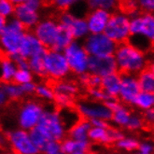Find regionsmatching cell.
<instances>
[{"mask_svg":"<svg viewBox=\"0 0 154 154\" xmlns=\"http://www.w3.org/2000/svg\"><path fill=\"white\" fill-rule=\"evenodd\" d=\"M89 94L94 101L105 103L110 96H108L101 88H90Z\"/></svg>","mask_w":154,"mask_h":154,"instance_id":"f35d334b","label":"cell"},{"mask_svg":"<svg viewBox=\"0 0 154 154\" xmlns=\"http://www.w3.org/2000/svg\"><path fill=\"white\" fill-rule=\"evenodd\" d=\"M91 128L92 125L89 121L84 119L79 120L69 128V137L78 141H89L88 134Z\"/></svg>","mask_w":154,"mask_h":154,"instance_id":"44dd1931","label":"cell"},{"mask_svg":"<svg viewBox=\"0 0 154 154\" xmlns=\"http://www.w3.org/2000/svg\"><path fill=\"white\" fill-rule=\"evenodd\" d=\"M53 154H66L65 152H63L62 150H60V151H58V152H56V153H53Z\"/></svg>","mask_w":154,"mask_h":154,"instance_id":"11a10c76","label":"cell"},{"mask_svg":"<svg viewBox=\"0 0 154 154\" xmlns=\"http://www.w3.org/2000/svg\"><path fill=\"white\" fill-rule=\"evenodd\" d=\"M35 94L39 98L43 99L45 101H52L54 99V92L53 89L45 83L37 84L35 90Z\"/></svg>","mask_w":154,"mask_h":154,"instance_id":"d6a6232c","label":"cell"},{"mask_svg":"<svg viewBox=\"0 0 154 154\" xmlns=\"http://www.w3.org/2000/svg\"><path fill=\"white\" fill-rule=\"evenodd\" d=\"M14 63L16 64L17 67L20 68V69H27L28 68V61H27L26 59L21 57L20 55H16L14 57L11 58Z\"/></svg>","mask_w":154,"mask_h":154,"instance_id":"ee69618b","label":"cell"},{"mask_svg":"<svg viewBox=\"0 0 154 154\" xmlns=\"http://www.w3.org/2000/svg\"><path fill=\"white\" fill-rule=\"evenodd\" d=\"M89 76H90L89 73H86V74H83V75H80V76H79V81H80V83L82 84V85L87 86V84H88V79H89Z\"/></svg>","mask_w":154,"mask_h":154,"instance_id":"f907efd6","label":"cell"},{"mask_svg":"<svg viewBox=\"0 0 154 154\" xmlns=\"http://www.w3.org/2000/svg\"><path fill=\"white\" fill-rule=\"evenodd\" d=\"M43 1H48V0H43Z\"/></svg>","mask_w":154,"mask_h":154,"instance_id":"9f6ffc18","label":"cell"},{"mask_svg":"<svg viewBox=\"0 0 154 154\" xmlns=\"http://www.w3.org/2000/svg\"><path fill=\"white\" fill-rule=\"evenodd\" d=\"M82 45L89 56L95 57L113 56L118 46L104 33L95 35L89 34L84 38Z\"/></svg>","mask_w":154,"mask_h":154,"instance_id":"52a82bcc","label":"cell"},{"mask_svg":"<svg viewBox=\"0 0 154 154\" xmlns=\"http://www.w3.org/2000/svg\"><path fill=\"white\" fill-rule=\"evenodd\" d=\"M52 89H53L54 94H59V95L70 97L73 99L78 94L77 85L73 82H71V81L64 80V79L59 80Z\"/></svg>","mask_w":154,"mask_h":154,"instance_id":"484cf974","label":"cell"},{"mask_svg":"<svg viewBox=\"0 0 154 154\" xmlns=\"http://www.w3.org/2000/svg\"><path fill=\"white\" fill-rule=\"evenodd\" d=\"M102 82V78L95 76V75H91L89 76L88 79V84L87 86L90 88H100Z\"/></svg>","mask_w":154,"mask_h":154,"instance_id":"7bdbcfd3","label":"cell"},{"mask_svg":"<svg viewBox=\"0 0 154 154\" xmlns=\"http://www.w3.org/2000/svg\"><path fill=\"white\" fill-rule=\"evenodd\" d=\"M8 154H10V153H8Z\"/></svg>","mask_w":154,"mask_h":154,"instance_id":"6f0895ef","label":"cell"},{"mask_svg":"<svg viewBox=\"0 0 154 154\" xmlns=\"http://www.w3.org/2000/svg\"><path fill=\"white\" fill-rule=\"evenodd\" d=\"M144 125H145V122L143 120V116L137 113H132L126 128L131 131H138L144 127Z\"/></svg>","mask_w":154,"mask_h":154,"instance_id":"74e56055","label":"cell"},{"mask_svg":"<svg viewBox=\"0 0 154 154\" xmlns=\"http://www.w3.org/2000/svg\"><path fill=\"white\" fill-rule=\"evenodd\" d=\"M132 115V112L129 108L123 104H120L115 109L112 111V117L111 121L118 127L126 128L127 124L129 122L130 117Z\"/></svg>","mask_w":154,"mask_h":154,"instance_id":"7402d4cb","label":"cell"},{"mask_svg":"<svg viewBox=\"0 0 154 154\" xmlns=\"http://www.w3.org/2000/svg\"><path fill=\"white\" fill-rule=\"evenodd\" d=\"M73 40H74V38L72 37V35L70 34V32L66 28H65V27L60 25L59 34L57 35V38H56L55 42H54V45L51 50L63 52L65 51V49Z\"/></svg>","mask_w":154,"mask_h":154,"instance_id":"4316f807","label":"cell"},{"mask_svg":"<svg viewBox=\"0 0 154 154\" xmlns=\"http://www.w3.org/2000/svg\"><path fill=\"white\" fill-rule=\"evenodd\" d=\"M137 81L141 92H154V71L153 68H145L138 74Z\"/></svg>","mask_w":154,"mask_h":154,"instance_id":"603a6c76","label":"cell"},{"mask_svg":"<svg viewBox=\"0 0 154 154\" xmlns=\"http://www.w3.org/2000/svg\"><path fill=\"white\" fill-rule=\"evenodd\" d=\"M60 31V24L53 19L40 20L34 27L33 33L46 49L51 50Z\"/></svg>","mask_w":154,"mask_h":154,"instance_id":"8fae6325","label":"cell"},{"mask_svg":"<svg viewBox=\"0 0 154 154\" xmlns=\"http://www.w3.org/2000/svg\"><path fill=\"white\" fill-rule=\"evenodd\" d=\"M154 147L150 141H143L139 143L137 150H134L133 154H153Z\"/></svg>","mask_w":154,"mask_h":154,"instance_id":"ab89813d","label":"cell"},{"mask_svg":"<svg viewBox=\"0 0 154 154\" xmlns=\"http://www.w3.org/2000/svg\"><path fill=\"white\" fill-rule=\"evenodd\" d=\"M6 23H7V20L4 19L3 17L0 16V34L2 33V31H3V29H4V27H5V25H6Z\"/></svg>","mask_w":154,"mask_h":154,"instance_id":"816d5d0a","label":"cell"},{"mask_svg":"<svg viewBox=\"0 0 154 154\" xmlns=\"http://www.w3.org/2000/svg\"><path fill=\"white\" fill-rule=\"evenodd\" d=\"M15 10V5H13L10 0H0V16L4 19L8 20L13 17Z\"/></svg>","mask_w":154,"mask_h":154,"instance_id":"e575fe53","label":"cell"},{"mask_svg":"<svg viewBox=\"0 0 154 154\" xmlns=\"http://www.w3.org/2000/svg\"><path fill=\"white\" fill-rule=\"evenodd\" d=\"M13 17L19 21L25 29H34L40 21V14L29 8L26 4L15 6Z\"/></svg>","mask_w":154,"mask_h":154,"instance_id":"ac0fdd59","label":"cell"},{"mask_svg":"<svg viewBox=\"0 0 154 154\" xmlns=\"http://www.w3.org/2000/svg\"><path fill=\"white\" fill-rule=\"evenodd\" d=\"M92 127H99V128H108V122L100 120V119H95V120H91L89 121Z\"/></svg>","mask_w":154,"mask_h":154,"instance_id":"c3c4849f","label":"cell"},{"mask_svg":"<svg viewBox=\"0 0 154 154\" xmlns=\"http://www.w3.org/2000/svg\"><path fill=\"white\" fill-rule=\"evenodd\" d=\"M21 86H22V89L23 91V94L25 95H28V94H32L35 93V86H37V84H35L34 81H31V82L23 84Z\"/></svg>","mask_w":154,"mask_h":154,"instance_id":"bcb514c9","label":"cell"},{"mask_svg":"<svg viewBox=\"0 0 154 154\" xmlns=\"http://www.w3.org/2000/svg\"><path fill=\"white\" fill-rule=\"evenodd\" d=\"M7 140H8L7 138H5V137H3V135L0 134V145H4V144L6 143Z\"/></svg>","mask_w":154,"mask_h":154,"instance_id":"db71d44e","label":"cell"},{"mask_svg":"<svg viewBox=\"0 0 154 154\" xmlns=\"http://www.w3.org/2000/svg\"><path fill=\"white\" fill-rule=\"evenodd\" d=\"M37 128L47 140L61 142L66 138L67 128L62 120L59 110L53 108L44 109Z\"/></svg>","mask_w":154,"mask_h":154,"instance_id":"7a4b0ae2","label":"cell"},{"mask_svg":"<svg viewBox=\"0 0 154 154\" xmlns=\"http://www.w3.org/2000/svg\"><path fill=\"white\" fill-rule=\"evenodd\" d=\"M63 52L65 54L71 72L79 76L88 73L90 56L80 41L73 40Z\"/></svg>","mask_w":154,"mask_h":154,"instance_id":"8992f818","label":"cell"},{"mask_svg":"<svg viewBox=\"0 0 154 154\" xmlns=\"http://www.w3.org/2000/svg\"><path fill=\"white\" fill-rule=\"evenodd\" d=\"M137 7L147 13H152L154 11V0H137Z\"/></svg>","mask_w":154,"mask_h":154,"instance_id":"b9f144b4","label":"cell"},{"mask_svg":"<svg viewBox=\"0 0 154 154\" xmlns=\"http://www.w3.org/2000/svg\"><path fill=\"white\" fill-rule=\"evenodd\" d=\"M17 69L16 64L11 57H0V80L3 83L11 82Z\"/></svg>","mask_w":154,"mask_h":154,"instance_id":"ffe728a7","label":"cell"},{"mask_svg":"<svg viewBox=\"0 0 154 154\" xmlns=\"http://www.w3.org/2000/svg\"><path fill=\"white\" fill-rule=\"evenodd\" d=\"M43 0H27L25 4L29 8H31L32 10L39 12L41 8L43 7Z\"/></svg>","mask_w":154,"mask_h":154,"instance_id":"f6af8a7d","label":"cell"},{"mask_svg":"<svg viewBox=\"0 0 154 154\" xmlns=\"http://www.w3.org/2000/svg\"><path fill=\"white\" fill-rule=\"evenodd\" d=\"M25 32V28L14 17L7 20L4 29L0 34V51L11 58L18 55Z\"/></svg>","mask_w":154,"mask_h":154,"instance_id":"3957f363","label":"cell"},{"mask_svg":"<svg viewBox=\"0 0 154 154\" xmlns=\"http://www.w3.org/2000/svg\"><path fill=\"white\" fill-rule=\"evenodd\" d=\"M44 111L43 106L35 101H27L23 104L18 112V125L20 129L29 132L37 127Z\"/></svg>","mask_w":154,"mask_h":154,"instance_id":"9c48e42d","label":"cell"},{"mask_svg":"<svg viewBox=\"0 0 154 154\" xmlns=\"http://www.w3.org/2000/svg\"><path fill=\"white\" fill-rule=\"evenodd\" d=\"M118 71L122 74L138 75L148 66L146 52L140 51L128 41L119 44L113 54Z\"/></svg>","mask_w":154,"mask_h":154,"instance_id":"6da1fadb","label":"cell"},{"mask_svg":"<svg viewBox=\"0 0 154 154\" xmlns=\"http://www.w3.org/2000/svg\"><path fill=\"white\" fill-rule=\"evenodd\" d=\"M85 0H51L52 5L60 11H68L71 8H73Z\"/></svg>","mask_w":154,"mask_h":154,"instance_id":"8d00e7d4","label":"cell"},{"mask_svg":"<svg viewBox=\"0 0 154 154\" xmlns=\"http://www.w3.org/2000/svg\"><path fill=\"white\" fill-rule=\"evenodd\" d=\"M111 12L102 8H93L89 11L86 18L89 34H102L105 32Z\"/></svg>","mask_w":154,"mask_h":154,"instance_id":"e0dca14e","label":"cell"},{"mask_svg":"<svg viewBox=\"0 0 154 154\" xmlns=\"http://www.w3.org/2000/svg\"><path fill=\"white\" fill-rule=\"evenodd\" d=\"M43 57L44 54L35 55L29 58L28 60V69L32 72L33 75H37L39 77L44 75V66H43Z\"/></svg>","mask_w":154,"mask_h":154,"instance_id":"4dcf8cb0","label":"cell"},{"mask_svg":"<svg viewBox=\"0 0 154 154\" xmlns=\"http://www.w3.org/2000/svg\"><path fill=\"white\" fill-rule=\"evenodd\" d=\"M7 102H8V97L5 94L1 86H0V107H2L3 106H5Z\"/></svg>","mask_w":154,"mask_h":154,"instance_id":"681fc988","label":"cell"},{"mask_svg":"<svg viewBox=\"0 0 154 154\" xmlns=\"http://www.w3.org/2000/svg\"><path fill=\"white\" fill-rule=\"evenodd\" d=\"M46 51L47 49L41 44L33 32H25L20 45L18 55L28 60L32 56L45 54Z\"/></svg>","mask_w":154,"mask_h":154,"instance_id":"2e32d148","label":"cell"},{"mask_svg":"<svg viewBox=\"0 0 154 154\" xmlns=\"http://www.w3.org/2000/svg\"><path fill=\"white\" fill-rule=\"evenodd\" d=\"M130 38L152 42L154 39V16L152 13H134L130 17Z\"/></svg>","mask_w":154,"mask_h":154,"instance_id":"ba28073f","label":"cell"},{"mask_svg":"<svg viewBox=\"0 0 154 154\" xmlns=\"http://www.w3.org/2000/svg\"><path fill=\"white\" fill-rule=\"evenodd\" d=\"M143 120H144V122H146L149 125L153 124V122H154V110H153V108L144 111Z\"/></svg>","mask_w":154,"mask_h":154,"instance_id":"7dc6e473","label":"cell"},{"mask_svg":"<svg viewBox=\"0 0 154 154\" xmlns=\"http://www.w3.org/2000/svg\"><path fill=\"white\" fill-rule=\"evenodd\" d=\"M8 141L15 154H39V149L31 140L29 132L23 129H14L8 133Z\"/></svg>","mask_w":154,"mask_h":154,"instance_id":"30bf717a","label":"cell"},{"mask_svg":"<svg viewBox=\"0 0 154 154\" xmlns=\"http://www.w3.org/2000/svg\"><path fill=\"white\" fill-rule=\"evenodd\" d=\"M89 141L100 144H111L113 143L110 134V128H99L92 127L89 131L88 134Z\"/></svg>","mask_w":154,"mask_h":154,"instance_id":"cb8c5ba5","label":"cell"},{"mask_svg":"<svg viewBox=\"0 0 154 154\" xmlns=\"http://www.w3.org/2000/svg\"><path fill=\"white\" fill-rule=\"evenodd\" d=\"M134 106H135L139 109L146 111L148 109H151L154 106V94L153 93L148 92H140L137 98H135Z\"/></svg>","mask_w":154,"mask_h":154,"instance_id":"83f0119b","label":"cell"},{"mask_svg":"<svg viewBox=\"0 0 154 154\" xmlns=\"http://www.w3.org/2000/svg\"><path fill=\"white\" fill-rule=\"evenodd\" d=\"M118 72V67L113 56L95 57L90 56L88 63V73L100 78Z\"/></svg>","mask_w":154,"mask_h":154,"instance_id":"9a60e30c","label":"cell"},{"mask_svg":"<svg viewBox=\"0 0 154 154\" xmlns=\"http://www.w3.org/2000/svg\"><path fill=\"white\" fill-rule=\"evenodd\" d=\"M61 150V143L58 141L49 140L41 150L44 154H53Z\"/></svg>","mask_w":154,"mask_h":154,"instance_id":"60d3db41","label":"cell"},{"mask_svg":"<svg viewBox=\"0 0 154 154\" xmlns=\"http://www.w3.org/2000/svg\"><path fill=\"white\" fill-rule=\"evenodd\" d=\"M139 145V141L137 137H124L120 139L119 141L116 142V147L120 150L125 151V152H134L137 150V147Z\"/></svg>","mask_w":154,"mask_h":154,"instance_id":"f546056e","label":"cell"},{"mask_svg":"<svg viewBox=\"0 0 154 154\" xmlns=\"http://www.w3.org/2000/svg\"><path fill=\"white\" fill-rule=\"evenodd\" d=\"M10 1L15 5V6H18V5H22V4H25L27 0H10Z\"/></svg>","mask_w":154,"mask_h":154,"instance_id":"f5cc1de1","label":"cell"},{"mask_svg":"<svg viewBox=\"0 0 154 154\" xmlns=\"http://www.w3.org/2000/svg\"><path fill=\"white\" fill-rule=\"evenodd\" d=\"M77 112L84 120L91 121L100 119L106 122L111 121L112 111L104 103L96 101H81L77 105Z\"/></svg>","mask_w":154,"mask_h":154,"instance_id":"7c38bea8","label":"cell"},{"mask_svg":"<svg viewBox=\"0 0 154 154\" xmlns=\"http://www.w3.org/2000/svg\"><path fill=\"white\" fill-rule=\"evenodd\" d=\"M29 134H30L31 140L33 141L34 145L41 152V150L43 149V148L45 146V144H46L49 140H47L46 138H45L44 135L37 128H34L33 130L29 131Z\"/></svg>","mask_w":154,"mask_h":154,"instance_id":"d590c367","label":"cell"},{"mask_svg":"<svg viewBox=\"0 0 154 154\" xmlns=\"http://www.w3.org/2000/svg\"><path fill=\"white\" fill-rule=\"evenodd\" d=\"M44 75L54 80H63L71 73L64 52L49 50L43 57Z\"/></svg>","mask_w":154,"mask_h":154,"instance_id":"277c9868","label":"cell"},{"mask_svg":"<svg viewBox=\"0 0 154 154\" xmlns=\"http://www.w3.org/2000/svg\"><path fill=\"white\" fill-rule=\"evenodd\" d=\"M34 79V75L32 72L27 68V69H20L18 68L16 73L13 78V82L19 85H23L25 83L31 82Z\"/></svg>","mask_w":154,"mask_h":154,"instance_id":"836d02e7","label":"cell"},{"mask_svg":"<svg viewBox=\"0 0 154 154\" xmlns=\"http://www.w3.org/2000/svg\"><path fill=\"white\" fill-rule=\"evenodd\" d=\"M87 3L91 10L102 8L111 12L119 5V0H87Z\"/></svg>","mask_w":154,"mask_h":154,"instance_id":"1f68e13d","label":"cell"},{"mask_svg":"<svg viewBox=\"0 0 154 154\" xmlns=\"http://www.w3.org/2000/svg\"><path fill=\"white\" fill-rule=\"evenodd\" d=\"M100 88L108 96L117 98L121 88V74L117 72V73L102 78Z\"/></svg>","mask_w":154,"mask_h":154,"instance_id":"d6986e66","label":"cell"},{"mask_svg":"<svg viewBox=\"0 0 154 154\" xmlns=\"http://www.w3.org/2000/svg\"><path fill=\"white\" fill-rule=\"evenodd\" d=\"M140 92L137 76L121 74V88L118 97L123 105L134 106L135 98Z\"/></svg>","mask_w":154,"mask_h":154,"instance_id":"5bb4252c","label":"cell"},{"mask_svg":"<svg viewBox=\"0 0 154 154\" xmlns=\"http://www.w3.org/2000/svg\"><path fill=\"white\" fill-rule=\"evenodd\" d=\"M104 34L117 45L127 42L130 38V16L122 11L111 13Z\"/></svg>","mask_w":154,"mask_h":154,"instance_id":"5b68a950","label":"cell"},{"mask_svg":"<svg viewBox=\"0 0 154 154\" xmlns=\"http://www.w3.org/2000/svg\"><path fill=\"white\" fill-rule=\"evenodd\" d=\"M59 24L66 28L72 35L74 40L84 39L89 35L85 18L76 16L69 11H64L59 17Z\"/></svg>","mask_w":154,"mask_h":154,"instance_id":"4fadbf2b","label":"cell"},{"mask_svg":"<svg viewBox=\"0 0 154 154\" xmlns=\"http://www.w3.org/2000/svg\"><path fill=\"white\" fill-rule=\"evenodd\" d=\"M61 143V150L66 154H71L79 150L90 151V141H78L72 138H65Z\"/></svg>","mask_w":154,"mask_h":154,"instance_id":"d4e9b609","label":"cell"},{"mask_svg":"<svg viewBox=\"0 0 154 154\" xmlns=\"http://www.w3.org/2000/svg\"><path fill=\"white\" fill-rule=\"evenodd\" d=\"M1 88L4 91V93L7 95L8 99L19 100V99L25 96V94H23V91L22 89V86L19 84H16L13 81L8 83H3V85H1Z\"/></svg>","mask_w":154,"mask_h":154,"instance_id":"f1b7e54d","label":"cell"}]
</instances>
